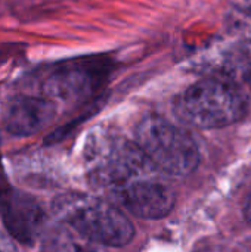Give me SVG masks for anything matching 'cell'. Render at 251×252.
<instances>
[{"instance_id": "obj_1", "label": "cell", "mask_w": 251, "mask_h": 252, "mask_svg": "<svg viewBox=\"0 0 251 252\" xmlns=\"http://www.w3.org/2000/svg\"><path fill=\"white\" fill-rule=\"evenodd\" d=\"M84 164L90 182L112 193L157 170L133 140L111 130L95 131L84 148Z\"/></svg>"}, {"instance_id": "obj_2", "label": "cell", "mask_w": 251, "mask_h": 252, "mask_svg": "<svg viewBox=\"0 0 251 252\" xmlns=\"http://www.w3.org/2000/svg\"><path fill=\"white\" fill-rule=\"evenodd\" d=\"M58 221H64L105 247L127 245L135 236L130 220L109 202L83 193L58 196L52 204Z\"/></svg>"}, {"instance_id": "obj_5", "label": "cell", "mask_w": 251, "mask_h": 252, "mask_svg": "<svg viewBox=\"0 0 251 252\" xmlns=\"http://www.w3.org/2000/svg\"><path fill=\"white\" fill-rule=\"evenodd\" d=\"M111 196L133 216L148 220L166 217L176 201L173 190L152 177L129 183L114 190Z\"/></svg>"}, {"instance_id": "obj_11", "label": "cell", "mask_w": 251, "mask_h": 252, "mask_svg": "<svg viewBox=\"0 0 251 252\" xmlns=\"http://www.w3.org/2000/svg\"><path fill=\"white\" fill-rule=\"evenodd\" d=\"M244 216H246V220L251 224V192L249 193L246 204H244Z\"/></svg>"}, {"instance_id": "obj_7", "label": "cell", "mask_w": 251, "mask_h": 252, "mask_svg": "<svg viewBox=\"0 0 251 252\" xmlns=\"http://www.w3.org/2000/svg\"><path fill=\"white\" fill-rule=\"evenodd\" d=\"M56 114L53 100L49 97L24 96L13 100L4 114V126L13 136H31L43 130Z\"/></svg>"}, {"instance_id": "obj_3", "label": "cell", "mask_w": 251, "mask_h": 252, "mask_svg": "<svg viewBox=\"0 0 251 252\" xmlns=\"http://www.w3.org/2000/svg\"><path fill=\"white\" fill-rule=\"evenodd\" d=\"M135 142L157 170L170 176H188L200 164L192 136L161 117H145L136 127Z\"/></svg>"}, {"instance_id": "obj_4", "label": "cell", "mask_w": 251, "mask_h": 252, "mask_svg": "<svg viewBox=\"0 0 251 252\" xmlns=\"http://www.w3.org/2000/svg\"><path fill=\"white\" fill-rule=\"evenodd\" d=\"M247 109L238 87L222 78H204L192 84L178 103L180 118L192 127L222 128L240 121Z\"/></svg>"}, {"instance_id": "obj_6", "label": "cell", "mask_w": 251, "mask_h": 252, "mask_svg": "<svg viewBox=\"0 0 251 252\" xmlns=\"http://www.w3.org/2000/svg\"><path fill=\"white\" fill-rule=\"evenodd\" d=\"M0 211L9 235L21 244L31 245L44 232V210L37 199L27 193L6 189L1 196Z\"/></svg>"}, {"instance_id": "obj_8", "label": "cell", "mask_w": 251, "mask_h": 252, "mask_svg": "<svg viewBox=\"0 0 251 252\" xmlns=\"http://www.w3.org/2000/svg\"><path fill=\"white\" fill-rule=\"evenodd\" d=\"M96 86V74L86 63H70L53 71L44 83L46 97L50 100H78Z\"/></svg>"}, {"instance_id": "obj_12", "label": "cell", "mask_w": 251, "mask_h": 252, "mask_svg": "<svg viewBox=\"0 0 251 252\" xmlns=\"http://www.w3.org/2000/svg\"><path fill=\"white\" fill-rule=\"evenodd\" d=\"M201 252H231L228 251V250H225V248H220V247H213V248H209V250H204V251Z\"/></svg>"}, {"instance_id": "obj_9", "label": "cell", "mask_w": 251, "mask_h": 252, "mask_svg": "<svg viewBox=\"0 0 251 252\" xmlns=\"http://www.w3.org/2000/svg\"><path fill=\"white\" fill-rule=\"evenodd\" d=\"M43 252H107V248L72 226L58 221L44 233Z\"/></svg>"}, {"instance_id": "obj_13", "label": "cell", "mask_w": 251, "mask_h": 252, "mask_svg": "<svg viewBox=\"0 0 251 252\" xmlns=\"http://www.w3.org/2000/svg\"><path fill=\"white\" fill-rule=\"evenodd\" d=\"M6 190H3V192H0V202H1V196H3V193H4Z\"/></svg>"}, {"instance_id": "obj_10", "label": "cell", "mask_w": 251, "mask_h": 252, "mask_svg": "<svg viewBox=\"0 0 251 252\" xmlns=\"http://www.w3.org/2000/svg\"><path fill=\"white\" fill-rule=\"evenodd\" d=\"M0 252H18L13 238L3 232H0Z\"/></svg>"}]
</instances>
